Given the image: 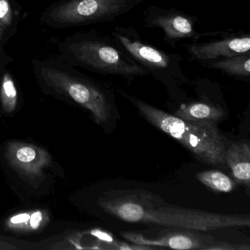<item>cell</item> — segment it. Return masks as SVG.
I'll return each mask as SVG.
<instances>
[{
  "mask_svg": "<svg viewBox=\"0 0 250 250\" xmlns=\"http://www.w3.org/2000/svg\"><path fill=\"white\" fill-rule=\"evenodd\" d=\"M181 119L191 122H217L225 116V111L219 105L207 102L184 104L175 112Z\"/></svg>",
  "mask_w": 250,
  "mask_h": 250,
  "instance_id": "7c38bea8",
  "label": "cell"
},
{
  "mask_svg": "<svg viewBox=\"0 0 250 250\" xmlns=\"http://www.w3.org/2000/svg\"><path fill=\"white\" fill-rule=\"evenodd\" d=\"M68 49L76 64L99 74L124 77L129 83L149 74L111 36L86 35L69 43Z\"/></svg>",
  "mask_w": 250,
  "mask_h": 250,
  "instance_id": "3957f363",
  "label": "cell"
},
{
  "mask_svg": "<svg viewBox=\"0 0 250 250\" xmlns=\"http://www.w3.org/2000/svg\"><path fill=\"white\" fill-rule=\"evenodd\" d=\"M5 30V29L0 24V39H2V36H3L4 30Z\"/></svg>",
  "mask_w": 250,
  "mask_h": 250,
  "instance_id": "e0dca14e",
  "label": "cell"
},
{
  "mask_svg": "<svg viewBox=\"0 0 250 250\" xmlns=\"http://www.w3.org/2000/svg\"><path fill=\"white\" fill-rule=\"evenodd\" d=\"M144 0H69L52 8L49 18L55 24L85 25L109 22L128 14Z\"/></svg>",
  "mask_w": 250,
  "mask_h": 250,
  "instance_id": "8992f818",
  "label": "cell"
},
{
  "mask_svg": "<svg viewBox=\"0 0 250 250\" xmlns=\"http://www.w3.org/2000/svg\"><path fill=\"white\" fill-rule=\"evenodd\" d=\"M111 36L120 48L156 80L167 84L188 82L180 54L165 52L144 40L131 26H116L112 29Z\"/></svg>",
  "mask_w": 250,
  "mask_h": 250,
  "instance_id": "277c9868",
  "label": "cell"
},
{
  "mask_svg": "<svg viewBox=\"0 0 250 250\" xmlns=\"http://www.w3.org/2000/svg\"><path fill=\"white\" fill-rule=\"evenodd\" d=\"M19 93L14 79L5 72L0 80V113L12 115L18 109Z\"/></svg>",
  "mask_w": 250,
  "mask_h": 250,
  "instance_id": "5bb4252c",
  "label": "cell"
},
{
  "mask_svg": "<svg viewBox=\"0 0 250 250\" xmlns=\"http://www.w3.org/2000/svg\"><path fill=\"white\" fill-rule=\"evenodd\" d=\"M9 165L21 176L29 180L42 178L52 165V157L44 149L36 145L13 142L6 147Z\"/></svg>",
  "mask_w": 250,
  "mask_h": 250,
  "instance_id": "30bf717a",
  "label": "cell"
},
{
  "mask_svg": "<svg viewBox=\"0 0 250 250\" xmlns=\"http://www.w3.org/2000/svg\"><path fill=\"white\" fill-rule=\"evenodd\" d=\"M13 11L8 0H0V24L6 29L12 24Z\"/></svg>",
  "mask_w": 250,
  "mask_h": 250,
  "instance_id": "2e32d148",
  "label": "cell"
},
{
  "mask_svg": "<svg viewBox=\"0 0 250 250\" xmlns=\"http://www.w3.org/2000/svg\"><path fill=\"white\" fill-rule=\"evenodd\" d=\"M40 77L50 91L88 110L98 124L110 118L112 95L96 82L45 66L41 68Z\"/></svg>",
  "mask_w": 250,
  "mask_h": 250,
  "instance_id": "5b68a950",
  "label": "cell"
},
{
  "mask_svg": "<svg viewBox=\"0 0 250 250\" xmlns=\"http://www.w3.org/2000/svg\"><path fill=\"white\" fill-rule=\"evenodd\" d=\"M99 205L106 213L129 223L199 231L250 225L248 215L179 207L167 203L158 194L143 189L109 191L99 198Z\"/></svg>",
  "mask_w": 250,
  "mask_h": 250,
  "instance_id": "6da1fadb",
  "label": "cell"
},
{
  "mask_svg": "<svg viewBox=\"0 0 250 250\" xmlns=\"http://www.w3.org/2000/svg\"><path fill=\"white\" fill-rule=\"evenodd\" d=\"M143 15L144 25L162 30L164 40L172 48H176L181 41L196 42L202 39V33L195 27L199 19L187 13L174 8L151 5L146 8Z\"/></svg>",
  "mask_w": 250,
  "mask_h": 250,
  "instance_id": "ba28073f",
  "label": "cell"
},
{
  "mask_svg": "<svg viewBox=\"0 0 250 250\" xmlns=\"http://www.w3.org/2000/svg\"><path fill=\"white\" fill-rule=\"evenodd\" d=\"M196 176L202 184L218 192H230L235 188V182L220 171H203L198 172Z\"/></svg>",
  "mask_w": 250,
  "mask_h": 250,
  "instance_id": "9a60e30c",
  "label": "cell"
},
{
  "mask_svg": "<svg viewBox=\"0 0 250 250\" xmlns=\"http://www.w3.org/2000/svg\"><path fill=\"white\" fill-rule=\"evenodd\" d=\"M194 229H151L143 231H124L121 235L133 244L154 249L174 250H238V247Z\"/></svg>",
  "mask_w": 250,
  "mask_h": 250,
  "instance_id": "52a82bcc",
  "label": "cell"
},
{
  "mask_svg": "<svg viewBox=\"0 0 250 250\" xmlns=\"http://www.w3.org/2000/svg\"><path fill=\"white\" fill-rule=\"evenodd\" d=\"M216 38L185 45L190 61L202 62L250 53V35L244 32L215 31Z\"/></svg>",
  "mask_w": 250,
  "mask_h": 250,
  "instance_id": "9c48e42d",
  "label": "cell"
},
{
  "mask_svg": "<svg viewBox=\"0 0 250 250\" xmlns=\"http://www.w3.org/2000/svg\"><path fill=\"white\" fill-rule=\"evenodd\" d=\"M120 93L134 105L149 123L179 142L199 160L211 165L225 164L226 146L215 123L186 121L125 92Z\"/></svg>",
  "mask_w": 250,
  "mask_h": 250,
  "instance_id": "7a4b0ae2",
  "label": "cell"
},
{
  "mask_svg": "<svg viewBox=\"0 0 250 250\" xmlns=\"http://www.w3.org/2000/svg\"><path fill=\"white\" fill-rule=\"evenodd\" d=\"M225 163L237 182L250 186V146L248 142L241 140L226 149Z\"/></svg>",
  "mask_w": 250,
  "mask_h": 250,
  "instance_id": "8fae6325",
  "label": "cell"
},
{
  "mask_svg": "<svg viewBox=\"0 0 250 250\" xmlns=\"http://www.w3.org/2000/svg\"><path fill=\"white\" fill-rule=\"evenodd\" d=\"M200 64L234 78L247 80L250 78V53L225 57Z\"/></svg>",
  "mask_w": 250,
  "mask_h": 250,
  "instance_id": "4fadbf2b",
  "label": "cell"
}]
</instances>
